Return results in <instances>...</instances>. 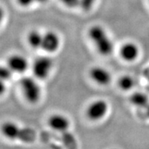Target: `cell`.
I'll list each match as a JSON object with an SVG mask.
<instances>
[{"mask_svg": "<svg viewBox=\"0 0 149 149\" xmlns=\"http://www.w3.org/2000/svg\"><path fill=\"white\" fill-rule=\"evenodd\" d=\"M88 35L100 55L108 56L113 53V42L104 27L99 24L91 26L88 29Z\"/></svg>", "mask_w": 149, "mask_h": 149, "instance_id": "1", "label": "cell"}, {"mask_svg": "<svg viewBox=\"0 0 149 149\" xmlns=\"http://www.w3.org/2000/svg\"><path fill=\"white\" fill-rule=\"evenodd\" d=\"M1 132L10 140H19L32 143L36 139V132L29 127H21L13 122H6L1 126Z\"/></svg>", "mask_w": 149, "mask_h": 149, "instance_id": "2", "label": "cell"}, {"mask_svg": "<svg viewBox=\"0 0 149 149\" xmlns=\"http://www.w3.org/2000/svg\"><path fill=\"white\" fill-rule=\"evenodd\" d=\"M20 86L24 97L31 104H37L41 97V88L35 79L24 77L20 81Z\"/></svg>", "mask_w": 149, "mask_h": 149, "instance_id": "3", "label": "cell"}, {"mask_svg": "<svg viewBox=\"0 0 149 149\" xmlns=\"http://www.w3.org/2000/svg\"><path fill=\"white\" fill-rule=\"evenodd\" d=\"M53 61L49 56L38 57L32 64V72L36 79L43 80L48 78L53 70Z\"/></svg>", "mask_w": 149, "mask_h": 149, "instance_id": "4", "label": "cell"}, {"mask_svg": "<svg viewBox=\"0 0 149 149\" xmlns=\"http://www.w3.org/2000/svg\"><path fill=\"white\" fill-rule=\"evenodd\" d=\"M108 111V103L103 99H97L89 104L86 109V116L91 121H98L104 119Z\"/></svg>", "mask_w": 149, "mask_h": 149, "instance_id": "5", "label": "cell"}, {"mask_svg": "<svg viewBox=\"0 0 149 149\" xmlns=\"http://www.w3.org/2000/svg\"><path fill=\"white\" fill-rule=\"evenodd\" d=\"M61 46V38L56 32L48 31L43 33L41 49L48 53H54Z\"/></svg>", "mask_w": 149, "mask_h": 149, "instance_id": "6", "label": "cell"}, {"mask_svg": "<svg viewBox=\"0 0 149 149\" xmlns=\"http://www.w3.org/2000/svg\"><path fill=\"white\" fill-rule=\"evenodd\" d=\"M48 125L52 130L63 134L69 131L70 121L65 115L60 113L53 114L48 119Z\"/></svg>", "mask_w": 149, "mask_h": 149, "instance_id": "7", "label": "cell"}, {"mask_svg": "<svg viewBox=\"0 0 149 149\" xmlns=\"http://www.w3.org/2000/svg\"><path fill=\"white\" fill-rule=\"evenodd\" d=\"M89 75L94 82L101 86H106L112 81V75L110 72L101 66L92 67L89 71Z\"/></svg>", "mask_w": 149, "mask_h": 149, "instance_id": "8", "label": "cell"}, {"mask_svg": "<svg viewBox=\"0 0 149 149\" xmlns=\"http://www.w3.org/2000/svg\"><path fill=\"white\" fill-rule=\"evenodd\" d=\"M139 47L134 42H126L120 47V57L124 61L128 62V63H132L135 60H136L139 56Z\"/></svg>", "mask_w": 149, "mask_h": 149, "instance_id": "9", "label": "cell"}, {"mask_svg": "<svg viewBox=\"0 0 149 149\" xmlns=\"http://www.w3.org/2000/svg\"><path fill=\"white\" fill-rule=\"evenodd\" d=\"M7 64L12 72L23 73L28 70L29 63L26 57L20 54L12 55L8 59Z\"/></svg>", "mask_w": 149, "mask_h": 149, "instance_id": "10", "label": "cell"}, {"mask_svg": "<svg viewBox=\"0 0 149 149\" xmlns=\"http://www.w3.org/2000/svg\"><path fill=\"white\" fill-rule=\"evenodd\" d=\"M43 33L37 30L30 31L27 36V41L29 46L33 49H41Z\"/></svg>", "mask_w": 149, "mask_h": 149, "instance_id": "11", "label": "cell"}, {"mask_svg": "<svg viewBox=\"0 0 149 149\" xmlns=\"http://www.w3.org/2000/svg\"><path fill=\"white\" fill-rule=\"evenodd\" d=\"M130 102L137 107L144 108L148 105V97L142 92H135L130 96Z\"/></svg>", "mask_w": 149, "mask_h": 149, "instance_id": "12", "label": "cell"}, {"mask_svg": "<svg viewBox=\"0 0 149 149\" xmlns=\"http://www.w3.org/2000/svg\"><path fill=\"white\" fill-rule=\"evenodd\" d=\"M135 81L131 75L126 74L120 77L118 80V86L123 91H130L133 88Z\"/></svg>", "mask_w": 149, "mask_h": 149, "instance_id": "13", "label": "cell"}, {"mask_svg": "<svg viewBox=\"0 0 149 149\" xmlns=\"http://www.w3.org/2000/svg\"><path fill=\"white\" fill-rule=\"evenodd\" d=\"M62 141L67 149H77L78 143L74 135L69 131L62 134Z\"/></svg>", "mask_w": 149, "mask_h": 149, "instance_id": "14", "label": "cell"}, {"mask_svg": "<svg viewBox=\"0 0 149 149\" xmlns=\"http://www.w3.org/2000/svg\"><path fill=\"white\" fill-rule=\"evenodd\" d=\"M12 75V72L8 66H3L0 65V79L7 81Z\"/></svg>", "mask_w": 149, "mask_h": 149, "instance_id": "15", "label": "cell"}, {"mask_svg": "<svg viewBox=\"0 0 149 149\" xmlns=\"http://www.w3.org/2000/svg\"><path fill=\"white\" fill-rule=\"evenodd\" d=\"M94 2H95V0H81L80 6L84 11L88 12L92 8Z\"/></svg>", "mask_w": 149, "mask_h": 149, "instance_id": "16", "label": "cell"}, {"mask_svg": "<svg viewBox=\"0 0 149 149\" xmlns=\"http://www.w3.org/2000/svg\"><path fill=\"white\" fill-rule=\"evenodd\" d=\"M63 4L68 8H75L77 6H80L81 0H61Z\"/></svg>", "mask_w": 149, "mask_h": 149, "instance_id": "17", "label": "cell"}, {"mask_svg": "<svg viewBox=\"0 0 149 149\" xmlns=\"http://www.w3.org/2000/svg\"><path fill=\"white\" fill-rule=\"evenodd\" d=\"M18 4L22 7H28V6H31L33 3H35V0H16Z\"/></svg>", "mask_w": 149, "mask_h": 149, "instance_id": "18", "label": "cell"}, {"mask_svg": "<svg viewBox=\"0 0 149 149\" xmlns=\"http://www.w3.org/2000/svg\"><path fill=\"white\" fill-rule=\"evenodd\" d=\"M6 91V81L0 79V96L4 94Z\"/></svg>", "mask_w": 149, "mask_h": 149, "instance_id": "19", "label": "cell"}, {"mask_svg": "<svg viewBox=\"0 0 149 149\" xmlns=\"http://www.w3.org/2000/svg\"><path fill=\"white\" fill-rule=\"evenodd\" d=\"M4 17H5V11L4 9L0 6V24H1V23H2L3 19H4Z\"/></svg>", "mask_w": 149, "mask_h": 149, "instance_id": "20", "label": "cell"}, {"mask_svg": "<svg viewBox=\"0 0 149 149\" xmlns=\"http://www.w3.org/2000/svg\"><path fill=\"white\" fill-rule=\"evenodd\" d=\"M47 2H48V0H35V3H40V4H43Z\"/></svg>", "mask_w": 149, "mask_h": 149, "instance_id": "21", "label": "cell"}, {"mask_svg": "<svg viewBox=\"0 0 149 149\" xmlns=\"http://www.w3.org/2000/svg\"><path fill=\"white\" fill-rule=\"evenodd\" d=\"M145 76L146 77V79L149 81V68L145 70Z\"/></svg>", "mask_w": 149, "mask_h": 149, "instance_id": "22", "label": "cell"}, {"mask_svg": "<svg viewBox=\"0 0 149 149\" xmlns=\"http://www.w3.org/2000/svg\"><path fill=\"white\" fill-rule=\"evenodd\" d=\"M145 108H146V113H147L148 116L149 117V104H148V106L146 107Z\"/></svg>", "mask_w": 149, "mask_h": 149, "instance_id": "23", "label": "cell"}, {"mask_svg": "<svg viewBox=\"0 0 149 149\" xmlns=\"http://www.w3.org/2000/svg\"><path fill=\"white\" fill-rule=\"evenodd\" d=\"M113 149H115V148H113Z\"/></svg>", "mask_w": 149, "mask_h": 149, "instance_id": "24", "label": "cell"}, {"mask_svg": "<svg viewBox=\"0 0 149 149\" xmlns=\"http://www.w3.org/2000/svg\"><path fill=\"white\" fill-rule=\"evenodd\" d=\"M148 1H149V0H148Z\"/></svg>", "mask_w": 149, "mask_h": 149, "instance_id": "25", "label": "cell"}]
</instances>
